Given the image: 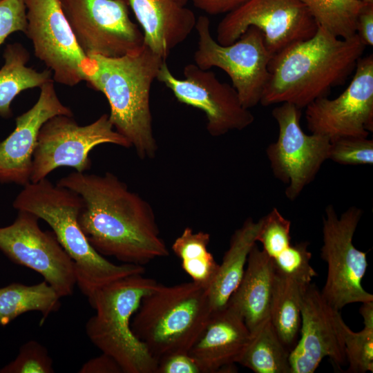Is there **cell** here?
I'll list each match as a JSON object with an SVG mask.
<instances>
[{"label": "cell", "mask_w": 373, "mask_h": 373, "mask_svg": "<svg viewBox=\"0 0 373 373\" xmlns=\"http://www.w3.org/2000/svg\"><path fill=\"white\" fill-rule=\"evenodd\" d=\"M260 227L256 241L262 250L273 259L291 245V222L276 209L260 218Z\"/></svg>", "instance_id": "obj_30"}, {"label": "cell", "mask_w": 373, "mask_h": 373, "mask_svg": "<svg viewBox=\"0 0 373 373\" xmlns=\"http://www.w3.org/2000/svg\"><path fill=\"white\" fill-rule=\"evenodd\" d=\"M328 160L342 165H372L373 140L343 137L330 141Z\"/></svg>", "instance_id": "obj_31"}, {"label": "cell", "mask_w": 373, "mask_h": 373, "mask_svg": "<svg viewBox=\"0 0 373 373\" xmlns=\"http://www.w3.org/2000/svg\"><path fill=\"white\" fill-rule=\"evenodd\" d=\"M81 48L88 55L118 57L144 44L129 17L128 0H59Z\"/></svg>", "instance_id": "obj_11"}, {"label": "cell", "mask_w": 373, "mask_h": 373, "mask_svg": "<svg viewBox=\"0 0 373 373\" xmlns=\"http://www.w3.org/2000/svg\"><path fill=\"white\" fill-rule=\"evenodd\" d=\"M212 313L207 289L193 281L157 284L141 300L131 329L158 361L188 353Z\"/></svg>", "instance_id": "obj_5"}, {"label": "cell", "mask_w": 373, "mask_h": 373, "mask_svg": "<svg viewBox=\"0 0 373 373\" xmlns=\"http://www.w3.org/2000/svg\"><path fill=\"white\" fill-rule=\"evenodd\" d=\"M356 34L365 46H373V2L366 3L360 11Z\"/></svg>", "instance_id": "obj_35"}, {"label": "cell", "mask_w": 373, "mask_h": 373, "mask_svg": "<svg viewBox=\"0 0 373 373\" xmlns=\"http://www.w3.org/2000/svg\"><path fill=\"white\" fill-rule=\"evenodd\" d=\"M174 1L182 6H185L188 1V0H174Z\"/></svg>", "instance_id": "obj_38"}, {"label": "cell", "mask_w": 373, "mask_h": 373, "mask_svg": "<svg viewBox=\"0 0 373 373\" xmlns=\"http://www.w3.org/2000/svg\"><path fill=\"white\" fill-rule=\"evenodd\" d=\"M278 126V137L266 149L274 175L287 185V199L296 200L316 178L328 160L330 140L305 133L300 126L301 109L282 103L271 112Z\"/></svg>", "instance_id": "obj_10"}, {"label": "cell", "mask_w": 373, "mask_h": 373, "mask_svg": "<svg viewBox=\"0 0 373 373\" xmlns=\"http://www.w3.org/2000/svg\"><path fill=\"white\" fill-rule=\"evenodd\" d=\"M318 26L337 37L347 39L356 32L358 15L366 3L358 0H300Z\"/></svg>", "instance_id": "obj_28"}, {"label": "cell", "mask_w": 373, "mask_h": 373, "mask_svg": "<svg viewBox=\"0 0 373 373\" xmlns=\"http://www.w3.org/2000/svg\"><path fill=\"white\" fill-rule=\"evenodd\" d=\"M56 184L82 198L78 223L101 255L142 266L169 255L151 205L113 173L74 171Z\"/></svg>", "instance_id": "obj_1"}, {"label": "cell", "mask_w": 373, "mask_h": 373, "mask_svg": "<svg viewBox=\"0 0 373 373\" xmlns=\"http://www.w3.org/2000/svg\"><path fill=\"white\" fill-rule=\"evenodd\" d=\"M246 265L227 303L240 313L251 335L269 319L276 271L271 258L256 243L249 254Z\"/></svg>", "instance_id": "obj_21"}, {"label": "cell", "mask_w": 373, "mask_h": 373, "mask_svg": "<svg viewBox=\"0 0 373 373\" xmlns=\"http://www.w3.org/2000/svg\"><path fill=\"white\" fill-rule=\"evenodd\" d=\"M362 213L360 208L353 206L338 216L333 205L329 204L323 217L321 257L327 264V276L321 292L338 311L348 304L373 301L372 294L361 285L367 267L366 253L353 244Z\"/></svg>", "instance_id": "obj_8"}, {"label": "cell", "mask_w": 373, "mask_h": 373, "mask_svg": "<svg viewBox=\"0 0 373 373\" xmlns=\"http://www.w3.org/2000/svg\"><path fill=\"white\" fill-rule=\"evenodd\" d=\"M89 57L93 64L86 82L106 97L115 130L129 142L140 159L154 158L158 146L153 128L150 93L166 59L144 43L124 56Z\"/></svg>", "instance_id": "obj_3"}, {"label": "cell", "mask_w": 373, "mask_h": 373, "mask_svg": "<svg viewBox=\"0 0 373 373\" xmlns=\"http://www.w3.org/2000/svg\"><path fill=\"white\" fill-rule=\"evenodd\" d=\"M260 223V219L255 222L249 218L231 236L229 247L207 290L212 312L224 308L238 287L245 272L249 254L257 242Z\"/></svg>", "instance_id": "obj_22"}, {"label": "cell", "mask_w": 373, "mask_h": 373, "mask_svg": "<svg viewBox=\"0 0 373 373\" xmlns=\"http://www.w3.org/2000/svg\"><path fill=\"white\" fill-rule=\"evenodd\" d=\"M195 30L198 36L195 64L202 70L216 67L224 70L244 107L249 109L258 104L269 79V64L273 57L261 30L250 26L236 41L223 46L212 37L207 16L197 19Z\"/></svg>", "instance_id": "obj_7"}, {"label": "cell", "mask_w": 373, "mask_h": 373, "mask_svg": "<svg viewBox=\"0 0 373 373\" xmlns=\"http://www.w3.org/2000/svg\"><path fill=\"white\" fill-rule=\"evenodd\" d=\"M183 73L184 79L177 78L165 60L156 79L171 90L178 102L204 112L211 136L242 131L254 122V115L243 106L232 85L221 82L213 72L195 64L185 66Z\"/></svg>", "instance_id": "obj_14"}, {"label": "cell", "mask_w": 373, "mask_h": 373, "mask_svg": "<svg viewBox=\"0 0 373 373\" xmlns=\"http://www.w3.org/2000/svg\"><path fill=\"white\" fill-rule=\"evenodd\" d=\"M299 339L290 352L291 373H314L325 357L336 368L347 363L344 328L338 310L323 298L314 284H309L303 295Z\"/></svg>", "instance_id": "obj_17"}, {"label": "cell", "mask_w": 373, "mask_h": 373, "mask_svg": "<svg viewBox=\"0 0 373 373\" xmlns=\"http://www.w3.org/2000/svg\"><path fill=\"white\" fill-rule=\"evenodd\" d=\"M53 362L48 350L36 341H29L19 349L15 360L0 369V373H53Z\"/></svg>", "instance_id": "obj_32"}, {"label": "cell", "mask_w": 373, "mask_h": 373, "mask_svg": "<svg viewBox=\"0 0 373 373\" xmlns=\"http://www.w3.org/2000/svg\"><path fill=\"white\" fill-rule=\"evenodd\" d=\"M3 57L4 64L0 68V115L8 118L12 115L11 104L22 91L52 80L50 70L37 71L27 66L30 55L19 43L6 46Z\"/></svg>", "instance_id": "obj_23"}, {"label": "cell", "mask_w": 373, "mask_h": 373, "mask_svg": "<svg viewBox=\"0 0 373 373\" xmlns=\"http://www.w3.org/2000/svg\"><path fill=\"white\" fill-rule=\"evenodd\" d=\"M363 2H373V0H358Z\"/></svg>", "instance_id": "obj_39"}, {"label": "cell", "mask_w": 373, "mask_h": 373, "mask_svg": "<svg viewBox=\"0 0 373 373\" xmlns=\"http://www.w3.org/2000/svg\"><path fill=\"white\" fill-rule=\"evenodd\" d=\"M311 133L330 141L343 137H367L373 131V56L361 57L354 77L337 97H323L305 107Z\"/></svg>", "instance_id": "obj_16"}, {"label": "cell", "mask_w": 373, "mask_h": 373, "mask_svg": "<svg viewBox=\"0 0 373 373\" xmlns=\"http://www.w3.org/2000/svg\"><path fill=\"white\" fill-rule=\"evenodd\" d=\"M156 284L155 279L134 274L107 284L88 297L96 313L86 323V335L117 362L123 373H157V361L131 329L142 298Z\"/></svg>", "instance_id": "obj_6"}, {"label": "cell", "mask_w": 373, "mask_h": 373, "mask_svg": "<svg viewBox=\"0 0 373 373\" xmlns=\"http://www.w3.org/2000/svg\"><path fill=\"white\" fill-rule=\"evenodd\" d=\"M251 338L240 313L227 303L213 312L200 337L188 354L202 373L231 372Z\"/></svg>", "instance_id": "obj_19"}, {"label": "cell", "mask_w": 373, "mask_h": 373, "mask_svg": "<svg viewBox=\"0 0 373 373\" xmlns=\"http://www.w3.org/2000/svg\"><path fill=\"white\" fill-rule=\"evenodd\" d=\"M308 285L275 274L269 319L280 339L290 352L300 337V304Z\"/></svg>", "instance_id": "obj_24"}, {"label": "cell", "mask_w": 373, "mask_h": 373, "mask_svg": "<svg viewBox=\"0 0 373 373\" xmlns=\"http://www.w3.org/2000/svg\"><path fill=\"white\" fill-rule=\"evenodd\" d=\"M26 8L24 0H0V46L12 33H26Z\"/></svg>", "instance_id": "obj_33"}, {"label": "cell", "mask_w": 373, "mask_h": 373, "mask_svg": "<svg viewBox=\"0 0 373 373\" xmlns=\"http://www.w3.org/2000/svg\"><path fill=\"white\" fill-rule=\"evenodd\" d=\"M53 79L39 88L37 101L16 118L14 131L0 142V182L25 186L30 182L32 156L39 131L50 118L73 116L58 97Z\"/></svg>", "instance_id": "obj_18"}, {"label": "cell", "mask_w": 373, "mask_h": 373, "mask_svg": "<svg viewBox=\"0 0 373 373\" xmlns=\"http://www.w3.org/2000/svg\"><path fill=\"white\" fill-rule=\"evenodd\" d=\"M210 234L204 231L194 232L185 227L173 242L171 249L181 260L183 270L191 281L209 289L218 270L212 254L208 250Z\"/></svg>", "instance_id": "obj_27"}, {"label": "cell", "mask_w": 373, "mask_h": 373, "mask_svg": "<svg viewBox=\"0 0 373 373\" xmlns=\"http://www.w3.org/2000/svg\"><path fill=\"white\" fill-rule=\"evenodd\" d=\"M143 30L144 43L166 59L195 29L193 12L174 0H128Z\"/></svg>", "instance_id": "obj_20"}, {"label": "cell", "mask_w": 373, "mask_h": 373, "mask_svg": "<svg viewBox=\"0 0 373 373\" xmlns=\"http://www.w3.org/2000/svg\"><path fill=\"white\" fill-rule=\"evenodd\" d=\"M102 144L131 148L129 142L117 133L108 115H102L93 122L79 125L73 116L56 115L41 126L32 156L30 182L46 178L61 166L77 172L88 171L90 151Z\"/></svg>", "instance_id": "obj_9"}, {"label": "cell", "mask_w": 373, "mask_h": 373, "mask_svg": "<svg viewBox=\"0 0 373 373\" xmlns=\"http://www.w3.org/2000/svg\"><path fill=\"white\" fill-rule=\"evenodd\" d=\"M60 296L45 280L33 285L14 283L0 288V325L6 326L23 313L37 311L40 325L60 307Z\"/></svg>", "instance_id": "obj_25"}, {"label": "cell", "mask_w": 373, "mask_h": 373, "mask_svg": "<svg viewBox=\"0 0 373 373\" xmlns=\"http://www.w3.org/2000/svg\"><path fill=\"white\" fill-rule=\"evenodd\" d=\"M17 211L33 213L52 228L58 242L74 262L77 285L87 297L118 279L144 274V266L116 265L89 243L78 223L84 206L77 193L46 178L23 186L12 203Z\"/></svg>", "instance_id": "obj_4"}, {"label": "cell", "mask_w": 373, "mask_h": 373, "mask_svg": "<svg viewBox=\"0 0 373 373\" xmlns=\"http://www.w3.org/2000/svg\"><path fill=\"white\" fill-rule=\"evenodd\" d=\"M250 26L261 30L272 56L293 44L309 39L318 27L300 0H249L220 21L216 41L229 45Z\"/></svg>", "instance_id": "obj_13"}, {"label": "cell", "mask_w": 373, "mask_h": 373, "mask_svg": "<svg viewBox=\"0 0 373 373\" xmlns=\"http://www.w3.org/2000/svg\"><path fill=\"white\" fill-rule=\"evenodd\" d=\"M365 49L356 34L343 39L318 26L309 39L293 44L271 57L260 103H289L300 109L305 108L344 84Z\"/></svg>", "instance_id": "obj_2"}, {"label": "cell", "mask_w": 373, "mask_h": 373, "mask_svg": "<svg viewBox=\"0 0 373 373\" xmlns=\"http://www.w3.org/2000/svg\"><path fill=\"white\" fill-rule=\"evenodd\" d=\"M39 220L18 211L12 224L0 227V250L15 263L41 274L60 297L70 296L77 284L74 262L55 233L40 229Z\"/></svg>", "instance_id": "obj_15"}, {"label": "cell", "mask_w": 373, "mask_h": 373, "mask_svg": "<svg viewBox=\"0 0 373 373\" xmlns=\"http://www.w3.org/2000/svg\"><path fill=\"white\" fill-rule=\"evenodd\" d=\"M198 9L210 15L228 14L249 0H191Z\"/></svg>", "instance_id": "obj_37"}, {"label": "cell", "mask_w": 373, "mask_h": 373, "mask_svg": "<svg viewBox=\"0 0 373 373\" xmlns=\"http://www.w3.org/2000/svg\"><path fill=\"white\" fill-rule=\"evenodd\" d=\"M79 373H123L117 362L111 356L101 355L86 361L78 371Z\"/></svg>", "instance_id": "obj_36"}, {"label": "cell", "mask_w": 373, "mask_h": 373, "mask_svg": "<svg viewBox=\"0 0 373 373\" xmlns=\"http://www.w3.org/2000/svg\"><path fill=\"white\" fill-rule=\"evenodd\" d=\"M27 28L35 55L53 81L75 86L86 79L93 60L79 45L59 0H24Z\"/></svg>", "instance_id": "obj_12"}, {"label": "cell", "mask_w": 373, "mask_h": 373, "mask_svg": "<svg viewBox=\"0 0 373 373\" xmlns=\"http://www.w3.org/2000/svg\"><path fill=\"white\" fill-rule=\"evenodd\" d=\"M289 355L269 319L251 335L238 363L256 373H291Z\"/></svg>", "instance_id": "obj_26"}, {"label": "cell", "mask_w": 373, "mask_h": 373, "mask_svg": "<svg viewBox=\"0 0 373 373\" xmlns=\"http://www.w3.org/2000/svg\"><path fill=\"white\" fill-rule=\"evenodd\" d=\"M363 324V329L358 332L345 325V353L349 365L347 373L373 372V323Z\"/></svg>", "instance_id": "obj_29"}, {"label": "cell", "mask_w": 373, "mask_h": 373, "mask_svg": "<svg viewBox=\"0 0 373 373\" xmlns=\"http://www.w3.org/2000/svg\"><path fill=\"white\" fill-rule=\"evenodd\" d=\"M157 373H202L198 363L188 353L172 354L160 359Z\"/></svg>", "instance_id": "obj_34"}]
</instances>
